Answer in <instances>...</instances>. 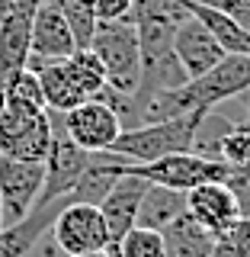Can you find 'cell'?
Listing matches in <instances>:
<instances>
[{
    "mask_svg": "<svg viewBox=\"0 0 250 257\" xmlns=\"http://www.w3.org/2000/svg\"><path fill=\"white\" fill-rule=\"evenodd\" d=\"M208 109H192L173 119H157V122H141L132 128H122L119 139L112 142V158L125 161V164H148L164 155H176V151H192L196 132L202 125Z\"/></svg>",
    "mask_w": 250,
    "mask_h": 257,
    "instance_id": "obj_1",
    "label": "cell"
},
{
    "mask_svg": "<svg viewBox=\"0 0 250 257\" xmlns=\"http://www.w3.org/2000/svg\"><path fill=\"white\" fill-rule=\"evenodd\" d=\"M90 48L106 68L112 90L135 100L138 84H141V42H138V26H135L132 16L100 23L93 32Z\"/></svg>",
    "mask_w": 250,
    "mask_h": 257,
    "instance_id": "obj_2",
    "label": "cell"
},
{
    "mask_svg": "<svg viewBox=\"0 0 250 257\" xmlns=\"http://www.w3.org/2000/svg\"><path fill=\"white\" fill-rule=\"evenodd\" d=\"M52 112L0 100V151L20 161H45L52 148Z\"/></svg>",
    "mask_w": 250,
    "mask_h": 257,
    "instance_id": "obj_3",
    "label": "cell"
},
{
    "mask_svg": "<svg viewBox=\"0 0 250 257\" xmlns=\"http://www.w3.org/2000/svg\"><path fill=\"white\" fill-rule=\"evenodd\" d=\"M122 174H138L151 183L189 193L199 183L224 180L228 177V164L215 161V158H205L199 151H176V155H164L157 161H148V164H125L122 161Z\"/></svg>",
    "mask_w": 250,
    "mask_h": 257,
    "instance_id": "obj_4",
    "label": "cell"
},
{
    "mask_svg": "<svg viewBox=\"0 0 250 257\" xmlns=\"http://www.w3.org/2000/svg\"><path fill=\"white\" fill-rule=\"evenodd\" d=\"M52 235H55V244L68 257L109 247V228L100 206L77 203V199H68L61 206V212L52 222Z\"/></svg>",
    "mask_w": 250,
    "mask_h": 257,
    "instance_id": "obj_5",
    "label": "cell"
},
{
    "mask_svg": "<svg viewBox=\"0 0 250 257\" xmlns=\"http://www.w3.org/2000/svg\"><path fill=\"white\" fill-rule=\"evenodd\" d=\"M52 112V148H48V158H45V187L39 193V203H52L58 196H68L74 190V183L80 180L84 167L90 164L93 151H84L80 145H74L64 132V122H61V112L48 109Z\"/></svg>",
    "mask_w": 250,
    "mask_h": 257,
    "instance_id": "obj_6",
    "label": "cell"
},
{
    "mask_svg": "<svg viewBox=\"0 0 250 257\" xmlns=\"http://www.w3.org/2000/svg\"><path fill=\"white\" fill-rule=\"evenodd\" d=\"M45 187V161H20L0 151V196H4V225L20 222Z\"/></svg>",
    "mask_w": 250,
    "mask_h": 257,
    "instance_id": "obj_7",
    "label": "cell"
},
{
    "mask_svg": "<svg viewBox=\"0 0 250 257\" xmlns=\"http://www.w3.org/2000/svg\"><path fill=\"white\" fill-rule=\"evenodd\" d=\"M61 122H64L68 139L74 145H80L84 151H106V148H112V142L119 139V132H122L119 112L112 106H106L103 100L77 103L74 109L61 112Z\"/></svg>",
    "mask_w": 250,
    "mask_h": 257,
    "instance_id": "obj_8",
    "label": "cell"
},
{
    "mask_svg": "<svg viewBox=\"0 0 250 257\" xmlns=\"http://www.w3.org/2000/svg\"><path fill=\"white\" fill-rule=\"evenodd\" d=\"M148 187H151V180H144V177L122 174L112 183V190L103 196L100 212H103L106 228H109V251L112 254H116L119 241L125 238V231H132L135 222H138V206H141V196Z\"/></svg>",
    "mask_w": 250,
    "mask_h": 257,
    "instance_id": "obj_9",
    "label": "cell"
},
{
    "mask_svg": "<svg viewBox=\"0 0 250 257\" xmlns=\"http://www.w3.org/2000/svg\"><path fill=\"white\" fill-rule=\"evenodd\" d=\"M173 52H176V58H180L183 71H186V77L205 74L208 68H215V64L228 55L218 45V39L208 32V26H205L202 20H196L192 13L173 32Z\"/></svg>",
    "mask_w": 250,
    "mask_h": 257,
    "instance_id": "obj_10",
    "label": "cell"
},
{
    "mask_svg": "<svg viewBox=\"0 0 250 257\" xmlns=\"http://www.w3.org/2000/svg\"><path fill=\"white\" fill-rule=\"evenodd\" d=\"M186 209H189L192 219L199 225H205L212 235H221V231H228L237 219H244L240 209H237L234 193L224 187V180H208V183L192 187L186 193Z\"/></svg>",
    "mask_w": 250,
    "mask_h": 257,
    "instance_id": "obj_11",
    "label": "cell"
},
{
    "mask_svg": "<svg viewBox=\"0 0 250 257\" xmlns=\"http://www.w3.org/2000/svg\"><path fill=\"white\" fill-rule=\"evenodd\" d=\"M68 199H71V193L52 199V203H36L20 222L4 225V228H0V257H26L32 247L42 241L45 231H52L55 215L61 212V206L68 203Z\"/></svg>",
    "mask_w": 250,
    "mask_h": 257,
    "instance_id": "obj_12",
    "label": "cell"
},
{
    "mask_svg": "<svg viewBox=\"0 0 250 257\" xmlns=\"http://www.w3.org/2000/svg\"><path fill=\"white\" fill-rule=\"evenodd\" d=\"M29 48L36 58L45 61H58L68 58L71 52H77V42L71 36V26L64 20V13L55 4H39L32 13V36H29Z\"/></svg>",
    "mask_w": 250,
    "mask_h": 257,
    "instance_id": "obj_13",
    "label": "cell"
},
{
    "mask_svg": "<svg viewBox=\"0 0 250 257\" xmlns=\"http://www.w3.org/2000/svg\"><path fill=\"white\" fill-rule=\"evenodd\" d=\"M32 13H0V84L13 74V71L26 68L32 48Z\"/></svg>",
    "mask_w": 250,
    "mask_h": 257,
    "instance_id": "obj_14",
    "label": "cell"
},
{
    "mask_svg": "<svg viewBox=\"0 0 250 257\" xmlns=\"http://www.w3.org/2000/svg\"><path fill=\"white\" fill-rule=\"evenodd\" d=\"M164 235V247H167V257H212V247H215V235L199 225L196 219L186 212H180L170 225L160 228Z\"/></svg>",
    "mask_w": 250,
    "mask_h": 257,
    "instance_id": "obj_15",
    "label": "cell"
},
{
    "mask_svg": "<svg viewBox=\"0 0 250 257\" xmlns=\"http://www.w3.org/2000/svg\"><path fill=\"white\" fill-rule=\"evenodd\" d=\"M119 177H122V161L112 158V151H93L90 164L84 167L80 180L74 183V190H71V199L100 206L103 196L112 190V183H116Z\"/></svg>",
    "mask_w": 250,
    "mask_h": 257,
    "instance_id": "obj_16",
    "label": "cell"
},
{
    "mask_svg": "<svg viewBox=\"0 0 250 257\" xmlns=\"http://www.w3.org/2000/svg\"><path fill=\"white\" fill-rule=\"evenodd\" d=\"M180 212H186V193L173 190V187H160V183H151L141 196L138 206V222L141 228H154L160 231L164 225H170Z\"/></svg>",
    "mask_w": 250,
    "mask_h": 257,
    "instance_id": "obj_17",
    "label": "cell"
},
{
    "mask_svg": "<svg viewBox=\"0 0 250 257\" xmlns=\"http://www.w3.org/2000/svg\"><path fill=\"white\" fill-rule=\"evenodd\" d=\"M61 64H64L68 77L74 80V87L80 90L84 100H93V96L109 84L106 68H103L100 58H96L93 48H77V52H71L68 58H61Z\"/></svg>",
    "mask_w": 250,
    "mask_h": 257,
    "instance_id": "obj_18",
    "label": "cell"
},
{
    "mask_svg": "<svg viewBox=\"0 0 250 257\" xmlns=\"http://www.w3.org/2000/svg\"><path fill=\"white\" fill-rule=\"evenodd\" d=\"M55 7L64 13V20H68V26H71V36H74L77 48H90L93 32H96V26H100L96 10H93V0H61V4H55Z\"/></svg>",
    "mask_w": 250,
    "mask_h": 257,
    "instance_id": "obj_19",
    "label": "cell"
},
{
    "mask_svg": "<svg viewBox=\"0 0 250 257\" xmlns=\"http://www.w3.org/2000/svg\"><path fill=\"white\" fill-rule=\"evenodd\" d=\"M215 158L224 164L250 161V122H228L215 142Z\"/></svg>",
    "mask_w": 250,
    "mask_h": 257,
    "instance_id": "obj_20",
    "label": "cell"
},
{
    "mask_svg": "<svg viewBox=\"0 0 250 257\" xmlns=\"http://www.w3.org/2000/svg\"><path fill=\"white\" fill-rule=\"evenodd\" d=\"M116 257H167L164 235L154 228H141L135 225L132 231H125V238L119 241Z\"/></svg>",
    "mask_w": 250,
    "mask_h": 257,
    "instance_id": "obj_21",
    "label": "cell"
},
{
    "mask_svg": "<svg viewBox=\"0 0 250 257\" xmlns=\"http://www.w3.org/2000/svg\"><path fill=\"white\" fill-rule=\"evenodd\" d=\"M212 257H250V219H237L228 231L215 235Z\"/></svg>",
    "mask_w": 250,
    "mask_h": 257,
    "instance_id": "obj_22",
    "label": "cell"
},
{
    "mask_svg": "<svg viewBox=\"0 0 250 257\" xmlns=\"http://www.w3.org/2000/svg\"><path fill=\"white\" fill-rule=\"evenodd\" d=\"M224 187L234 193L240 215H250V161H240V164H228V177H224Z\"/></svg>",
    "mask_w": 250,
    "mask_h": 257,
    "instance_id": "obj_23",
    "label": "cell"
},
{
    "mask_svg": "<svg viewBox=\"0 0 250 257\" xmlns=\"http://www.w3.org/2000/svg\"><path fill=\"white\" fill-rule=\"evenodd\" d=\"M93 10L96 20L106 23V20H125L132 13V0H93Z\"/></svg>",
    "mask_w": 250,
    "mask_h": 257,
    "instance_id": "obj_24",
    "label": "cell"
},
{
    "mask_svg": "<svg viewBox=\"0 0 250 257\" xmlns=\"http://www.w3.org/2000/svg\"><path fill=\"white\" fill-rule=\"evenodd\" d=\"M74 257H116V254L109 247H103V251H87V254H74Z\"/></svg>",
    "mask_w": 250,
    "mask_h": 257,
    "instance_id": "obj_25",
    "label": "cell"
},
{
    "mask_svg": "<svg viewBox=\"0 0 250 257\" xmlns=\"http://www.w3.org/2000/svg\"><path fill=\"white\" fill-rule=\"evenodd\" d=\"M0 228H4V196H0Z\"/></svg>",
    "mask_w": 250,
    "mask_h": 257,
    "instance_id": "obj_26",
    "label": "cell"
},
{
    "mask_svg": "<svg viewBox=\"0 0 250 257\" xmlns=\"http://www.w3.org/2000/svg\"><path fill=\"white\" fill-rule=\"evenodd\" d=\"M42 4H61V0H42Z\"/></svg>",
    "mask_w": 250,
    "mask_h": 257,
    "instance_id": "obj_27",
    "label": "cell"
},
{
    "mask_svg": "<svg viewBox=\"0 0 250 257\" xmlns=\"http://www.w3.org/2000/svg\"><path fill=\"white\" fill-rule=\"evenodd\" d=\"M247 93H250V90H247ZM247 106H250V103H247Z\"/></svg>",
    "mask_w": 250,
    "mask_h": 257,
    "instance_id": "obj_28",
    "label": "cell"
},
{
    "mask_svg": "<svg viewBox=\"0 0 250 257\" xmlns=\"http://www.w3.org/2000/svg\"><path fill=\"white\" fill-rule=\"evenodd\" d=\"M247 219H250V215H247Z\"/></svg>",
    "mask_w": 250,
    "mask_h": 257,
    "instance_id": "obj_29",
    "label": "cell"
}]
</instances>
